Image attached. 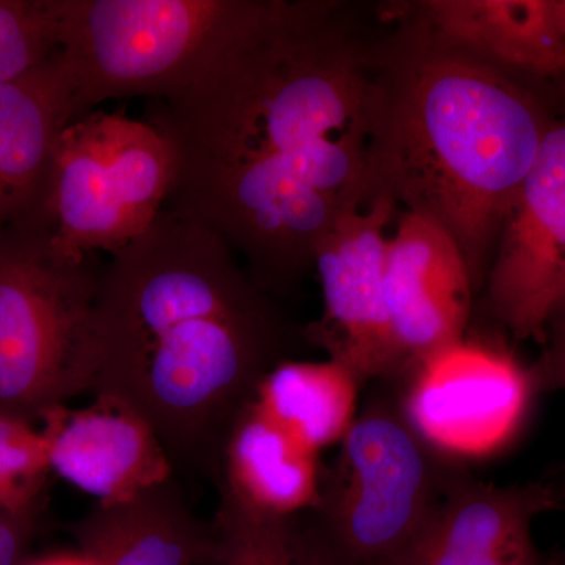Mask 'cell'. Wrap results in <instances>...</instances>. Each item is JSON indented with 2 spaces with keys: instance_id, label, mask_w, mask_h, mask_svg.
<instances>
[{
  "instance_id": "cell-1",
  "label": "cell",
  "mask_w": 565,
  "mask_h": 565,
  "mask_svg": "<svg viewBox=\"0 0 565 565\" xmlns=\"http://www.w3.org/2000/svg\"><path fill=\"white\" fill-rule=\"evenodd\" d=\"M370 61L351 7L267 0L200 79L150 104L173 156L166 210L217 234L270 296L296 288L341 215L371 199Z\"/></svg>"
},
{
  "instance_id": "cell-2",
  "label": "cell",
  "mask_w": 565,
  "mask_h": 565,
  "mask_svg": "<svg viewBox=\"0 0 565 565\" xmlns=\"http://www.w3.org/2000/svg\"><path fill=\"white\" fill-rule=\"evenodd\" d=\"M217 234L163 210L103 267L95 399L151 427L174 475L215 486L234 423L299 333Z\"/></svg>"
},
{
  "instance_id": "cell-3",
  "label": "cell",
  "mask_w": 565,
  "mask_h": 565,
  "mask_svg": "<svg viewBox=\"0 0 565 565\" xmlns=\"http://www.w3.org/2000/svg\"><path fill=\"white\" fill-rule=\"evenodd\" d=\"M545 92L460 50L416 17L371 44L370 196L430 218L484 288L516 192L557 117Z\"/></svg>"
},
{
  "instance_id": "cell-4",
  "label": "cell",
  "mask_w": 565,
  "mask_h": 565,
  "mask_svg": "<svg viewBox=\"0 0 565 565\" xmlns=\"http://www.w3.org/2000/svg\"><path fill=\"white\" fill-rule=\"evenodd\" d=\"M316 503L294 516L311 565H401L467 465L424 440L397 390L356 414Z\"/></svg>"
},
{
  "instance_id": "cell-5",
  "label": "cell",
  "mask_w": 565,
  "mask_h": 565,
  "mask_svg": "<svg viewBox=\"0 0 565 565\" xmlns=\"http://www.w3.org/2000/svg\"><path fill=\"white\" fill-rule=\"evenodd\" d=\"M77 117L107 99H166L230 50L267 0H55Z\"/></svg>"
},
{
  "instance_id": "cell-6",
  "label": "cell",
  "mask_w": 565,
  "mask_h": 565,
  "mask_svg": "<svg viewBox=\"0 0 565 565\" xmlns=\"http://www.w3.org/2000/svg\"><path fill=\"white\" fill-rule=\"evenodd\" d=\"M96 258L58 250L40 225L0 239V414L35 426L92 393Z\"/></svg>"
},
{
  "instance_id": "cell-7",
  "label": "cell",
  "mask_w": 565,
  "mask_h": 565,
  "mask_svg": "<svg viewBox=\"0 0 565 565\" xmlns=\"http://www.w3.org/2000/svg\"><path fill=\"white\" fill-rule=\"evenodd\" d=\"M172 178V151L154 126L93 110L58 137L39 225L70 255H115L159 217Z\"/></svg>"
},
{
  "instance_id": "cell-8",
  "label": "cell",
  "mask_w": 565,
  "mask_h": 565,
  "mask_svg": "<svg viewBox=\"0 0 565 565\" xmlns=\"http://www.w3.org/2000/svg\"><path fill=\"white\" fill-rule=\"evenodd\" d=\"M394 382L424 440L462 462L511 444L535 397L530 367L501 345L467 338L426 356Z\"/></svg>"
},
{
  "instance_id": "cell-9",
  "label": "cell",
  "mask_w": 565,
  "mask_h": 565,
  "mask_svg": "<svg viewBox=\"0 0 565 565\" xmlns=\"http://www.w3.org/2000/svg\"><path fill=\"white\" fill-rule=\"evenodd\" d=\"M396 212L392 199L374 195L341 215L315 256L323 307L305 338L348 367L362 386L397 381L404 373L385 292L388 226Z\"/></svg>"
},
{
  "instance_id": "cell-10",
  "label": "cell",
  "mask_w": 565,
  "mask_h": 565,
  "mask_svg": "<svg viewBox=\"0 0 565 565\" xmlns=\"http://www.w3.org/2000/svg\"><path fill=\"white\" fill-rule=\"evenodd\" d=\"M484 289L487 310L512 340L544 344L565 305V114L505 215Z\"/></svg>"
},
{
  "instance_id": "cell-11",
  "label": "cell",
  "mask_w": 565,
  "mask_h": 565,
  "mask_svg": "<svg viewBox=\"0 0 565 565\" xmlns=\"http://www.w3.org/2000/svg\"><path fill=\"white\" fill-rule=\"evenodd\" d=\"M385 292L403 375L465 340L475 285L462 250L438 223L414 212L397 215L386 244Z\"/></svg>"
},
{
  "instance_id": "cell-12",
  "label": "cell",
  "mask_w": 565,
  "mask_h": 565,
  "mask_svg": "<svg viewBox=\"0 0 565 565\" xmlns=\"http://www.w3.org/2000/svg\"><path fill=\"white\" fill-rule=\"evenodd\" d=\"M564 509L559 486H497L465 468L401 565H555L535 545V519Z\"/></svg>"
},
{
  "instance_id": "cell-13",
  "label": "cell",
  "mask_w": 565,
  "mask_h": 565,
  "mask_svg": "<svg viewBox=\"0 0 565 565\" xmlns=\"http://www.w3.org/2000/svg\"><path fill=\"white\" fill-rule=\"evenodd\" d=\"M41 423L51 473L96 504L126 503L177 476L151 427L125 408L95 399L79 411L63 405Z\"/></svg>"
},
{
  "instance_id": "cell-14",
  "label": "cell",
  "mask_w": 565,
  "mask_h": 565,
  "mask_svg": "<svg viewBox=\"0 0 565 565\" xmlns=\"http://www.w3.org/2000/svg\"><path fill=\"white\" fill-rule=\"evenodd\" d=\"M441 39L545 92L565 110V0H429Z\"/></svg>"
},
{
  "instance_id": "cell-15",
  "label": "cell",
  "mask_w": 565,
  "mask_h": 565,
  "mask_svg": "<svg viewBox=\"0 0 565 565\" xmlns=\"http://www.w3.org/2000/svg\"><path fill=\"white\" fill-rule=\"evenodd\" d=\"M77 118L57 54L0 84V239L39 223L58 137Z\"/></svg>"
},
{
  "instance_id": "cell-16",
  "label": "cell",
  "mask_w": 565,
  "mask_h": 565,
  "mask_svg": "<svg viewBox=\"0 0 565 565\" xmlns=\"http://www.w3.org/2000/svg\"><path fill=\"white\" fill-rule=\"evenodd\" d=\"M73 535L90 565H217L212 523L193 511L177 476L118 504H95Z\"/></svg>"
},
{
  "instance_id": "cell-17",
  "label": "cell",
  "mask_w": 565,
  "mask_h": 565,
  "mask_svg": "<svg viewBox=\"0 0 565 565\" xmlns=\"http://www.w3.org/2000/svg\"><path fill=\"white\" fill-rule=\"evenodd\" d=\"M321 456L297 441L255 404L234 423L214 489L270 516H296L318 500Z\"/></svg>"
},
{
  "instance_id": "cell-18",
  "label": "cell",
  "mask_w": 565,
  "mask_h": 565,
  "mask_svg": "<svg viewBox=\"0 0 565 565\" xmlns=\"http://www.w3.org/2000/svg\"><path fill=\"white\" fill-rule=\"evenodd\" d=\"M359 379L333 360H286L263 379L252 403L315 455L340 445L359 414Z\"/></svg>"
},
{
  "instance_id": "cell-19",
  "label": "cell",
  "mask_w": 565,
  "mask_h": 565,
  "mask_svg": "<svg viewBox=\"0 0 565 565\" xmlns=\"http://www.w3.org/2000/svg\"><path fill=\"white\" fill-rule=\"evenodd\" d=\"M212 527L218 545L217 565H311L294 516L252 511L228 494L217 493Z\"/></svg>"
},
{
  "instance_id": "cell-20",
  "label": "cell",
  "mask_w": 565,
  "mask_h": 565,
  "mask_svg": "<svg viewBox=\"0 0 565 565\" xmlns=\"http://www.w3.org/2000/svg\"><path fill=\"white\" fill-rule=\"evenodd\" d=\"M55 0H0V84L57 54Z\"/></svg>"
},
{
  "instance_id": "cell-21",
  "label": "cell",
  "mask_w": 565,
  "mask_h": 565,
  "mask_svg": "<svg viewBox=\"0 0 565 565\" xmlns=\"http://www.w3.org/2000/svg\"><path fill=\"white\" fill-rule=\"evenodd\" d=\"M50 473L43 433L0 414V514L36 511Z\"/></svg>"
},
{
  "instance_id": "cell-22",
  "label": "cell",
  "mask_w": 565,
  "mask_h": 565,
  "mask_svg": "<svg viewBox=\"0 0 565 565\" xmlns=\"http://www.w3.org/2000/svg\"><path fill=\"white\" fill-rule=\"evenodd\" d=\"M535 396L565 390V308L546 327L542 353L530 366Z\"/></svg>"
},
{
  "instance_id": "cell-23",
  "label": "cell",
  "mask_w": 565,
  "mask_h": 565,
  "mask_svg": "<svg viewBox=\"0 0 565 565\" xmlns=\"http://www.w3.org/2000/svg\"><path fill=\"white\" fill-rule=\"evenodd\" d=\"M36 511L0 514V565H21L22 553L31 539Z\"/></svg>"
},
{
  "instance_id": "cell-24",
  "label": "cell",
  "mask_w": 565,
  "mask_h": 565,
  "mask_svg": "<svg viewBox=\"0 0 565 565\" xmlns=\"http://www.w3.org/2000/svg\"><path fill=\"white\" fill-rule=\"evenodd\" d=\"M25 565H90L84 557L79 556H57L47 557V559L35 561V563Z\"/></svg>"
},
{
  "instance_id": "cell-25",
  "label": "cell",
  "mask_w": 565,
  "mask_h": 565,
  "mask_svg": "<svg viewBox=\"0 0 565 565\" xmlns=\"http://www.w3.org/2000/svg\"><path fill=\"white\" fill-rule=\"evenodd\" d=\"M559 489H561V494H563V504L565 508V475H564L563 482H561V484H559ZM555 565H565V546H564L563 553H561L559 559L556 561Z\"/></svg>"
},
{
  "instance_id": "cell-26",
  "label": "cell",
  "mask_w": 565,
  "mask_h": 565,
  "mask_svg": "<svg viewBox=\"0 0 565 565\" xmlns=\"http://www.w3.org/2000/svg\"><path fill=\"white\" fill-rule=\"evenodd\" d=\"M564 308H565V305H564V307H563V308H561V310H564ZM561 310H559V311H561ZM559 311H557V313H559Z\"/></svg>"
}]
</instances>
